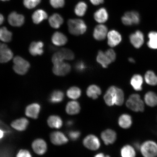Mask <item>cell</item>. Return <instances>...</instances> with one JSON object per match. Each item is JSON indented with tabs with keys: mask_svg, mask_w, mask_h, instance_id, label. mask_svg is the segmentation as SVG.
<instances>
[{
	"mask_svg": "<svg viewBox=\"0 0 157 157\" xmlns=\"http://www.w3.org/2000/svg\"><path fill=\"white\" fill-rule=\"evenodd\" d=\"M126 105L128 108L135 112L143 113L145 110L144 101L138 94L131 95L126 101Z\"/></svg>",
	"mask_w": 157,
	"mask_h": 157,
	"instance_id": "cell-1",
	"label": "cell"
},
{
	"mask_svg": "<svg viewBox=\"0 0 157 157\" xmlns=\"http://www.w3.org/2000/svg\"><path fill=\"white\" fill-rule=\"evenodd\" d=\"M67 24L69 32L73 35L78 36L83 34L87 30V25L82 19H70Z\"/></svg>",
	"mask_w": 157,
	"mask_h": 157,
	"instance_id": "cell-2",
	"label": "cell"
},
{
	"mask_svg": "<svg viewBox=\"0 0 157 157\" xmlns=\"http://www.w3.org/2000/svg\"><path fill=\"white\" fill-rule=\"evenodd\" d=\"M139 151L143 157H157V143L151 140L141 144Z\"/></svg>",
	"mask_w": 157,
	"mask_h": 157,
	"instance_id": "cell-3",
	"label": "cell"
},
{
	"mask_svg": "<svg viewBox=\"0 0 157 157\" xmlns=\"http://www.w3.org/2000/svg\"><path fill=\"white\" fill-rule=\"evenodd\" d=\"M13 69L16 73L21 75L26 74L30 67L29 63L19 56H17L13 60Z\"/></svg>",
	"mask_w": 157,
	"mask_h": 157,
	"instance_id": "cell-4",
	"label": "cell"
},
{
	"mask_svg": "<svg viewBox=\"0 0 157 157\" xmlns=\"http://www.w3.org/2000/svg\"><path fill=\"white\" fill-rule=\"evenodd\" d=\"M117 88L114 86H111L108 89L104 96V100L108 105H115L117 101Z\"/></svg>",
	"mask_w": 157,
	"mask_h": 157,
	"instance_id": "cell-5",
	"label": "cell"
},
{
	"mask_svg": "<svg viewBox=\"0 0 157 157\" xmlns=\"http://www.w3.org/2000/svg\"><path fill=\"white\" fill-rule=\"evenodd\" d=\"M83 144L86 148L92 150H96L100 146V142L97 136L90 135L86 136L84 139Z\"/></svg>",
	"mask_w": 157,
	"mask_h": 157,
	"instance_id": "cell-6",
	"label": "cell"
},
{
	"mask_svg": "<svg viewBox=\"0 0 157 157\" xmlns=\"http://www.w3.org/2000/svg\"><path fill=\"white\" fill-rule=\"evenodd\" d=\"M71 70V67L69 64L62 62L60 63L54 65L53 68V72L56 75L65 76L69 73Z\"/></svg>",
	"mask_w": 157,
	"mask_h": 157,
	"instance_id": "cell-7",
	"label": "cell"
},
{
	"mask_svg": "<svg viewBox=\"0 0 157 157\" xmlns=\"http://www.w3.org/2000/svg\"><path fill=\"white\" fill-rule=\"evenodd\" d=\"M32 147L34 152L40 155L45 154L48 149L46 142L41 139H36L33 141Z\"/></svg>",
	"mask_w": 157,
	"mask_h": 157,
	"instance_id": "cell-8",
	"label": "cell"
},
{
	"mask_svg": "<svg viewBox=\"0 0 157 157\" xmlns=\"http://www.w3.org/2000/svg\"><path fill=\"white\" fill-rule=\"evenodd\" d=\"M131 44L135 48H139L142 46L144 42V36L142 32L137 30L129 36Z\"/></svg>",
	"mask_w": 157,
	"mask_h": 157,
	"instance_id": "cell-9",
	"label": "cell"
},
{
	"mask_svg": "<svg viewBox=\"0 0 157 157\" xmlns=\"http://www.w3.org/2000/svg\"><path fill=\"white\" fill-rule=\"evenodd\" d=\"M50 139L52 144L57 146L66 144L68 142L67 137L60 131H55L51 133Z\"/></svg>",
	"mask_w": 157,
	"mask_h": 157,
	"instance_id": "cell-10",
	"label": "cell"
},
{
	"mask_svg": "<svg viewBox=\"0 0 157 157\" xmlns=\"http://www.w3.org/2000/svg\"><path fill=\"white\" fill-rule=\"evenodd\" d=\"M40 106L38 103L31 104L25 108V114L28 117L33 119L38 118L40 110Z\"/></svg>",
	"mask_w": 157,
	"mask_h": 157,
	"instance_id": "cell-11",
	"label": "cell"
},
{
	"mask_svg": "<svg viewBox=\"0 0 157 157\" xmlns=\"http://www.w3.org/2000/svg\"><path fill=\"white\" fill-rule=\"evenodd\" d=\"M10 25L14 27L21 26L25 22V17L22 15L13 12L10 14L8 19Z\"/></svg>",
	"mask_w": 157,
	"mask_h": 157,
	"instance_id": "cell-12",
	"label": "cell"
},
{
	"mask_svg": "<svg viewBox=\"0 0 157 157\" xmlns=\"http://www.w3.org/2000/svg\"><path fill=\"white\" fill-rule=\"evenodd\" d=\"M107 35L108 44L112 48L117 46L122 40V38L120 34L115 30L109 31Z\"/></svg>",
	"mask_w": 157,
	"mask_h": 157,
	"instance_id": "cell-13",
	"label": "cell"
},
{
	"mask_svg": "<svg viewBox=\"0 0 157 157\" xmlns=\"http://www.w3.org/2000/svg\"><path fill=\"white\" fill-rule=\"evenodd\" d=\"M107 32L108 29L105 25H98L94 29V37L97 40H103L106 36Z\"/></svg>",
	"mask_w": 157,
	"mask_h": 157,
	"instance_id": "cell-14",
	"label": "cell"
},
{
	"mask_svg": "<svg viewBox=\"0 0 157 157\" xmlns=\"http://www.w3.org/2000/svg\"><path fill=\"white\" fill-rule=\"evenodd\" d=\"M101 138L106 145L113 144L116 140V133L112 129H107L102 132Z\"/></svg>",
	"mask_w": 157,
	"mask_h": 157,
	"instance_id": "cell-15",
	"label": "cell"
},
{
	"mask_svg": "<svg viewBox=\"0 0 157 157\" xmlns=\"http://www.w3.org/2000/svg\"><path fill=\"white\" fill-rule=\"evenodd\" d=\"M29 124V121L24 117L15 120L11 123V126L16 130L23 131L25 130Z\"/></svg>",
	"mask_w": 157,
	"mask_h": 157,
	"instance_id": "cell-16",
	"label": "cell"
},
{
	"mask_svg": "<svg viewBox=\"0 0 157 157\" xmlns=\"http://www.w3.org/2000/svg\"><path fill=\"white\" fill-rule=\"evenodd\" d=\"M145 105L150 107L157 106V94L155 92L150 91L145 94L144 99Z\"/></svg>",
	"mask_w": 157,
	"mask_h": 157,
	"instance_id": "cell-17",
	"label": "cell"
},
{
	"mask_svg": "<svg viewBox=\"0 0 157 157\" xmlns=\"http://www.w3.org/2000/svg\"><path fill=\"white\" fill-rule=\"evenodd\" d=\"M44 44L41 41L33 42L29 46V52L33 56H41L44 53Z\"/></svg>",
	"mask_w": 157,
	"mask_h": 157,
	"instance_id": "cell-18",
	"label": "cell"
},
{
	"mask_svg": "<svg viewBox=\"0 0 157 157\" xmlns=\"http://www.w3.org/2000/svg\"><path fill=\"white\" fill-rule=\"evenodd\" d=\"M53 44L57 46H62L67 42V37L62 33L56 32L53 35L52 37Z\"/></svg>",
	"mask_w": 157,
	"mask_h": 157,
	"instance_id": "cell-19",
	"label": "cell"
},
{
	"mask_svg": "<svg viewBox=\"0 0 157 157\" xmlns=\"http://www.w3.org/2000/svg\"><path fill=\"white\" fill-rule=\"evenodd\" d=\"M94 19L97 22L104 23L107 21L109 14L105 8H101L96 11L94 14Z\"/></svg>",
	"mask_w": 157,
	"mask_h": 157,
	"instance_id": "cell-20",
	"label": "cell"
},
{
	"mask_svg": "<svg viewBox=\"0 0 157 157\" xmlns=\"http://www.w3.org/2000/svg\"><path fill=\"white\" fill-rule=\"evenodd\" d=\"M143 78L139 74H136L131 78L130 83L133 89L136 91H142L143 89Z\"/></svg>",
	"mask_w": 157,
	"mask_h": 157,
	"instance_id": "cell-21",
	"label": "cell"
},
{
	"mask_svg": "<svg viewBox=\"0 0 157 157\" xmlns=\"http://www.w3.org/2000/svg\"><path fill=\"white\" fill-rule=\"evenodd\" d=\"M48 125L52 128L59 129L62 126L63 121L58 116L53 115L49 117L47 121Z\"/></svg>",
	"mask_w": 157,
	"mask_h": 157,
	"instance_id": "cell-22",
	"label": "cell"
},
{
	"mask_svg": "<svg viewBox=\"0 0 157 157\" xmlns=\"http://www.w3.org/2000/svg\"><path fill=\"white\" fill-rule=\"evenodd\" d=\"M118 122L119 125L122 128L128 129L132 125V117L128 114H123L120 117Z\"/></svg>",
	"mask_w": 157,
	"mask_h": 157,
	"instance_id": "cell-23",
	"label": "cell"
},
{
	"mask_svg": "<svg viewBox=\"0 0 157 157\" xmlns=\"http://www.w3.org/2000/svg\"><path fill=\"white\" fill-rule=\"evenodd\" d=\"M49 22L51 27L54 29H58L63 23V19L58 13H54L49 17Z\"/></svg>",
	"mask_w": 157,
	"mask_h": 157,
	"instance_id": "cell-24",
	"label": "cell"
},
{
	"mask_svg": "<svg viewBox=\"0 0 157 157\" xmlns=\"http://www.w3.org/2000/svg\"><path fill=\"white\" fill-rule=\"evenodd\" d=\"M48 17L47 13L42 10H38L35 11L32 15L33 22L36 24H38Z\"/></svg>",
	"mask_w": 157,
	"mask_h": 157,
	"instance_id": "cell-25",
	"label": "cell"
},
{
	"mask_svg": "<svg viewBox=\"0 0 157 157\" xmlns=\"http://www.w3.org/2000/svg\"><path fill=\"white\" fill-rule=\"evenodd\" d=\"M80 107L79 104L76 101L68 102L66 107V111L68 114L75 115L79 113Z\"/></svg>",
	"mask_w": 157,
	"mask_h": 157,
	"instance_id": "cell-26",
	"label": "cell"
},
{
	"mask_svg": "<svg viewBox=\"0 0 157 157\" xmlns=\"http://www.w3.org/2000/svg\"><path fill=\"white\" fill-rule=\"evenodd\" d=\"M101 88L99 86L95 85L90 86L88 88L86 92L88 97L94 99H97L98 96L101 95Z\"/></svg>",
	"mask_w": 157,
	"mask_h": 157,
	"instance_id": "cell-27",
	"label": "cell"
},
{
	"mask_svg": "<svg viewBox=\"0 0 157 157\" xmlns=\"http://www.w3.org/2000/svg\"><path fill=\"white\" fill-rule=\"evenodd\" d=\"M97 61L101 64L103 68H107L108 65L112 63L105 52L99 51L97 56Z\"/></svg>",
	"mask_w": 157,
	"mask_h": 157,
	"instance_id": "cell-28",
	"label": "cell"
},
{
	"mask_svg": "<svg viewBox=\"0 0 157 157\" xmlns=\"http://www.w3.org/2000/svg\"><path fill=\"white\" fill-rule=\"evenodd\" d=\"M121 154L122 157H136V150L132 146L125 145L121 148Z\"/></svg>",
	"mask_w": 157,
	"mask_h": 157,
	"instance_id": "cell-29",
	"label": "cell"
},
{
	"mask_svg": "<svg viewBox=\"0 0 157 157\" xmlns=\"http://www.w3.org/2000/svg\"><path fill=\"white\" fill-rule=\"evenodd\" d=\"M64 95L63 92L60 90H56L51 94L49 101L52 103L61 102L63 100Z\"/></svg>",
	"mask_w": 157,
	"mask_h": 157,
	"instance_id": "cell-30",
	"label": "cell"
},
{
	"mask_svg": "<svg viewBox=\"0 0 157 157\" xmlns=\"http://www.w3.org/2000/svg\"><path fill=\"white\" fill-rule=\"evenodd\" d=\"M144 78L147 84L155 86L157 85V76L152 71H148L145 75Z\"/></svg>",
	"mask_w": 157,
	"mask_h": 157,
	"instance_id": "cell-31",
	"label": "cell"
},
{
	"mask_svg": "<svg viewBox=\"0 0 157 157\" xmlns=\"http://www.w3.org/2000/svg\"><path fill=\"white\" fill-rule=\"evenodd\" d=\"M87 9V5L84 2H80L75 8L74 12L78 16L82 17L85 15Z\"/></svg>",
	"mask_w": 157,
	"mask_h": 157,
	"instance_id": "cell-32",
	"label": "cell"
},
{
	"mask_svg": "<svg viewBox=\"0 0 157 157\" xmlns=\"http://www.w3.org/2000/svg\"><path fill=\"white\" fill-rule=\"evenodd\" d=\"M148 37L149 39L147 44L149 48L152 49H157V32L151 31L149 33Z\"/></svg>",
	"mask_w": 157,
	"mask_h": 157,
	"instance_id": "cell-33",
	"label": "cell"
},
{
	"mask_svg": "<svg viewBox=\"0 0 157 157\" xmlns=\"http://www.w3.org/2000/svg\"><path fill=\"white\" fill-rule=\"evenodd\" d=\"M12 33L8 30L6 27L0 29V40L4 42H9L11 40Z\"/></svg>",
	"mask_w": 157,
	"mask_h": 157,
	"instance_id": "cell-34",
	"label": "cell"
},
{
	"mask_svg": "<svg viewBox=\"0 0 157 157\" xmlns=\"http://www.w3.org/2000/svg\"><path fill=\"white\" fill-rule=\"evenodd\" d=\"M13 54L10 49L7 48L0 54V63H5L12 58Z\"/></svg>",
	"mask_w": 157,
	"mask_h": 157,
	"instance_id": "cell-35",
	"label": "cell"
},
{
	"mask_svg": "<svg viewBox=\"0 0 157 157\" xmlns=\"http://www.w3.org/2000/svg\"><path fill=\"white\" fill-rule=\"evenodd\" d=\"M67 95L70 99H76L81 95V91L79 88L76 87H71L67 92Z\"/></svg>",
	"mask_w": 157,
	"mask_h": 157,
	"instance_id": "cell-36",
	"label": "cell"
},
{
	"mask_svg": "<svg viewBox=\"0 0 157 157\" xmlns=\"http://www.w3.org/2000/svg\"><path fill=\"white\" fill-rule=\"evenodd\" d=\"M125 15L128 16L132 21L133 24L138 25L140 23V17L138 13L136 11H131L127 12L125 13Z\"/></svg>",
	"mask_w": 157,
	"mask_h": 157,
	"instance_id": "cell-37",
	"label": "cell"
},
{
	"mask_svg": "<svg viewBox=\"0 0 157 157\" xmlns=\"http://www.w3.org/2000/svg\"><path fill=\"white\" fill-rule=\"evenodd\" d=\"M59 51L63 55L64 59L67 60L74 59L75 57L74 53L69 49L62 48Z\"/></svg>",
	"mask_w": 157,
	"mask_h": 157,
	"instance_id": "cell-38",
	"label": "cell"
},
{
	"mask_svg": "<svg viewBox=\"0 0 157 157\" xmlns=\"http://www.w3.org/2000/svg\"><path fill=\"white\" fill-rule=\"evenodd\" d=\"M124 95L123 90L120 88H117V101L115 105L121 106L123 105L124 102Z\"/></svg>",
	"mask_w": 157,
	"mask_h": 157,
	"instance_id": "cell-39",
	"label": "cell"
},
{
	"mask_svg": "<svg viewBox=\"0 0 157 157\" xmlns=\"http://www.w3.org/2000/svg\"><path fill=\"white\" fill-rule=\"evenodd\" d=\"M41 0H24L23 3L25 7L28 9H32L40 3Z\"/></svg>",
	"mask_w": 157,
	"mask_h": 157,
	"instance_id": "cell-40",
	"label": "cell"
},
{
	"mask_svg": "<svg viewBox=\"0 0 157 157\" xmlns=\"http://www.w3.org/2000/svg\"><path fill=\"white\" fill-rule=\"evenodd\" d=\"M64 58L63 55L60 51L55 53L52 56V62L54 64L60 63L63 62Z\"/></svg>",
	"mask_w": 157,
	"mask_h": 157,
	"instance_id": "cell-41",
	"label": "cell"
},
{
	"mask_svg": "<svg viewBox=\"0 0 157 157\" xmlns=\"http://www.w3.org/2000/svg\"><path fill=\"white\" fill-rule=\"evenodd\" d=\"M50 3L52 7L58 9L64 6L65 1L64 0H50Z\"/></svg>",
	"mask_w": 157,
	"mask_h": 157,
	"instance_id": "cell-42",
	"label": "cell"
},
{
	"mask_svg": "<svg viewBox=\"0 0 157 157\" xmlns=\"http://www.w3.org/2000/svg\"><path fill=\"white\" fill-rule=\"evenodd\" d=\"M75 70L78 72H83L85 70L86 66L84 62L82 61H78L75 65Z\"/></svg>",
	"mask_w": 157,
	"mask_h": 157,
	"instance_id": "cell-43",
	"label": "cell"
},
{
	"mask_svg": "<svg viewBox=\"0 0 157 157\" xmlns=\"http://www.w3.org/2000/svg\"><path fill=\"white\" fill-rule=\"evenodd\" d=\"M105 53L112 62L115 61L116 59V54L114 51L113 49H110L107 50Z\"/></svg>",
	"mask_w": 157,
	"mask_h": 157,
	"instance_id": "cell-44",
	"label": "cell"
},
{
	"mask_svg": "<svg viewBox=\"0 0 157 157\" xmlns=\"http://www.w3.org/2000/svg\"><path fill=\"white\" fill-rule=\"evenodd\" d=\"M16 157H32V156L29 151L25 149H21L17 153Z\"/></svg>",
	"mask_w": 157,
	"mask_h": 157,
	"instance_id": "cell-45",
	"label": "cell"
},
{
	"mask_svg": "<svg viewBox=\"0 0 157 157\" xmlns=\"http://www.w3.org/2000/svg\"><path fill=\"white\" fill-rule=\"evenodd\" d=\"M80 135V133L78 131H71L68 133L69 136L73 140H77Z\"/></svg>",
	"mask_w": 157,
	"mask_h": 157,
	"instance_id": "cell-46",
	"label": "cell"
},
{
	"mask_svg": "<svg viewBox=\"0 0 157 157\" xmlns=\"http://www.w3.org/2000/svg\"><path fill=\"white\" fill-rule=\"evenodd\" d=\"M121 21L123 24L126 25H133L132 21H131L130 18L125 15L121 18Z\"/></svg>",
	"mask_w": 157,
	"mask_h": 157,
	"instance_id": "cell-47",
	"label": "cell"
},
{
	"mask_svg": "<svg viewBox=\"0 0 157 157\" xmlns=\"http://www.w3.org/2000/svg\"><path fill=\"white\" fill-rule=\"evenodd\" d=\"M91 3L94 5H98L104 2V0H90Z\"/></svg>",
	"mask_w": 157,
	"mask_h": 157,
	"instance_id": "cell-48",
	"label": "cell"
},
{
	"mask_svg": "<svg viewBox=\"0 0 157 157\" xmlns=\"http://www.w3.org/2000/svg\"><path fill=\"white\" fill-rule=\"evenodd\" d=\"M7 48H8V47L7 45L0 43V54H1L4 50H5V49Z\"/></svg>",
	"mask_w": 157,
	"mask_h": 157,
	"instance_id": "cell-49",
	"label": "cell"
},
{
	"mask_svg": "<svg viewBox=\"0 0 157 157\" xmlns=\"http://www.w3.org/2000/svg\"><path fill=\"white\" fill-rule=\"evenodd\" d=\"M5 135V131L3 129H0V140L2 139Z\"/></svg>",
	"mask_w": 157,
	"mask_h": 157,
	"instance_id": "cell-50",
	"label": "cell"
},
{
	"mask_svg": "<svg viewBox=\"0 0 157 157\" xmlns=\"http://www.w3.org/2000/svg\"><path fill=\"white\" fill-rule=\"evenodd\" d=\"M94 157H110L109 155L105 156V155L103 153H100V154H98Z\"/></svg>",
	"mask_w": 157,
	"mask_h": 157,
	"instance_id": "cell-51",
	"label": "cell"
},
{
	"mask_svg": "<svg viewBox=\"0 0 157 157\" xmlns=\"http://www.w3.org/2000/svg\"><path fill=\"white\" fill-rule=\"evenodd\" d=\"M4 20V18L3 15L0 13V25L2 24Z\"/></svg>",
	"mask_w": 157,
	"mask_h": 157,
	"instance_id": "cell-52",
	"label": "cell"
},
{
	"mask_svg": "<svg viewBox=\"0 0 157 157\" xmlns=\"http://www.w3.org/2000/svg\"><path fill=\"white\" fill-rule=\"evenodd\" d=\"M128 60L129 62L132 63H134L135 62V60L132 58H129L128 59Z\"/></svg>",
	"mask_w": 157,
	"mask_h": 157,
	"instance_id": "cell-53",
	"label": "cell"
},
{
	"mask_svg": "<svg viewBox=\"0 0 157 157\" xmlns=\"http://www.w3.org/2000/svg\"><path fill=\"white\" fill-rule=\"evenodd\" d=\"M72 122H73L72 121H69L67 122V125H72V123H73Z\"/></svg>",
	"mask_w": 157,
	"mask_h": 157,
	"instance_id": "cell-54",
	"label": "cell"
},
{
	"mask_svg": "<svg viewBox=\"0 0 157 157\" xmlns=\"http://www.w3.org/2000/svg\"><path fill=\"white\" fill-rule=\"evenodd\" d=\"M1 1H10V0H1Z\"/></svg>",
	"mask_w": 157,
	"mask_h": 157,
	"instance_id": "cell-55",
	"label": "cell"
}]
</instances>
